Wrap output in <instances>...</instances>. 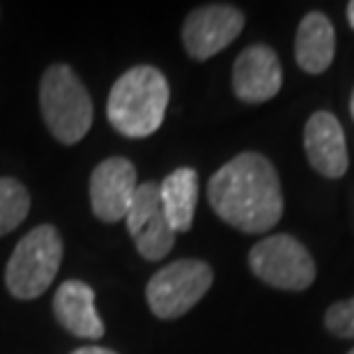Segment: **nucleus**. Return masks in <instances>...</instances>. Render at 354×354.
Returning a JSON list of instances; mask_svg holds the SVG:
<instances>
[{
	"label": "nucleus",
	"mask_w": 354,
	"mask_h": 354,
	"mask_svg": "<svg viewBox=\"0 0 354 354\" xmlns=\"http://www.w3.org/2000/svg\"><path fill=\"white\" fill-rule=\"evenodd\" d=\"M161 209V196H159V182H143L138 184L136 191H133V198L129 203V209H127V230L133 237L136 232L143 228L145 221L157 214Z\"/></svg>",
	"instance_id": "16"
},
{
	"label": "nucleus",
	"mask_w": 354,
	"mask_h": 354,
	"mask_svg": "<svg viewBox=\"0 0 354 354\" xmlns=\"http://www.w3.org/2000/svg\"><path fill=\"white\" fill-rule=\"evenodd\" d=\"M72 354H118V352H113V350H109V348H99V345H88V348L74 350Z\"/></svg>",
	"instance_id": "18"
},
{
	"label": "nucleus",
	"mask_w": 354,
	"mask_h": 354,
	"mask_svg": "<svg viewBox=\"0 0 354 354\" xmlns=\"http://www.w3.org/2000/svg\"><path fill=\"white\" fill-rule=\"evenodd\" d=\"M53 313L72 336L97 341L104 336V322L95 308V292L83 281H65L55 290Z\"/></svg>",
	"instance_id": "11"
},
{
	"label": "nucleus",
	"mask_w": 354,
	"mask_h": 354,
	"mask_svg": "<svg viewBox=\"0 0 354 354\" xmlns=\"http://www.w3.org/2000/svg\"><path fill=\"white\" fill-rule=\"evenodd\" d=\"M350 115L354 120V90H352V97H350Z\"/></svg>",
	"instance_id": "20"
},
{
	"label": "nucleus",
	"mask_w": 354,
	"mask_h": 354,
	"mask_svg": "<svg viewBox=\"0 0 354 354\" xmlns=\"http://www.w3.org/2000/svg\"><path fill=\"white\" fill-rule=\"evenodd\" d=\"M251 272L267 286L301 292L313 286L315 263L308 249L290 235H269L249 253Z\"/></svg>",
	"instance_id": "6"
},
{
	"label": "nucleus",
	"mask_w": 354,
	"mask_h": 354,
	"mask_svg": "<svg viewBox=\"0 0 354 354\" xmlns=\"http://www.w3.org/2000/svg\"><path fill=\"white\" fill-rule=\"evenodd\" d=\"M244 14L228 3H209L196 7L182 26V41L194 60H209L239 37Z\"/></svg>",
	"instance_id": "7"
},
{
	"label": "nucleus",
	"mask_w": 354,
	"mask_h": 354,
	"mask_svg": "<svg viewBox=\"0 0 354 354\" xmlns=\"http://www.w3.org/2000/svg\"><path fill=\"white\" fill-rule=\"evenodd\" d=\"M136 187V168L129 159L111 157L102 161L90 175V205L95 216L106 223L122 221Z\"/></svg>",
	"instance_id": "8"
},
{
	"label": "nucleus",
	"mask_w": 354,
	"mask_h": 354,
	"mask_svg": "<svg viewBox=\"0 0 354 354\" xmlns=\"http://www.w3.org/2000/svg\"><path fill=\"white\" fill-rule=\"evenodd\" d=\"M207 198L218 218L258 235L283 216V191L274 164L258 152H242L212 175Z\"/></svg>",
	"instance_id": "1"
},
{
	"label": "nucleus",
	"mask_w": 354,
	"mask_h": 354,
	"mask_svg": "<svg viewBox=\"0 0 354 354\" xmlns=\"http://www.w3.org/2000/svg\"><path fill=\"white\" fill-rule=\"evenodd\" d=\"M336 55V32L327 14L310 12L301 19L295 37V60L306 74L327 72Z\"/></svg>",
	"instance_id": "12"
},
{
	"label": "nucleus",
	"mask_w": 354,
	"mask_h": 354,
	"mask_svg": "<svg viewBox=\"0 0 354 354\" xmlns=\"http://www.w3.org/2000/svg\"><path fill=\"white\" fill-rule=\"evenodd\" d=\"M30 212V194L14 177H0V237L17 230Z\"/></svg>",
	"instance_id": "15"
},
{
	"label": "nucleus",
	"mask_w": 354,
	"mask_h": 354,
	"mask_svg": "<svg viewBox=\"0 0 354 354\" xmlns=\"http://www.w3.org/2000/svg\"><path fill=\"white\" fill-rule=\"evenodd\" d=\"M39 109L46 129L62 145H74L92 127V99L69 65H51L39 83Z\"/></svg>",
	"instance_id": "3"
},
{
	"label": "nucleus",
	"mask_w": 354,
	"mask_h": 354,
	"mask_svg": "<svg viewBox=\"0 0 354 354\" xmlns=\"http://www.w3.org/2000/svg\"><path fill=\"white\" fill-rule=\"evenodd\" d=\"M304 150L308 164L317 173L338 180L348 173V145L338 118L329 111H317L304 127Z\"/></svg>",
	"instance_id": "10"
},
{
	"label": "nucleus",
	"mask_w": 354,
	"mask_h": 354,
	"mask_svg": "<svg viewBox=\"0 0 354 354\" xmlns=\"http://www.w3.org/2000/svg\"><path fill=\"white\" fill-rule=\"evenodd\" d=\"M283 67L272 46L253 44L237 55L232 67V90L246 104H263L279 95Z\"/></svg>",
	"instance_id": "9"
},
{
	"label": "nucleus",
	"mask_w": 354,
	"mask_h": 354,
	"mask_svg": "<svg viewBox=\"0 0 354 354\" xmlns=\"http://www.w3.org/2000/svg\"><path fill=\"white\" fill-rule=\"evenodd\" d=\"M212 281H214V272L203 260H175L159 269L147 283L145 297L150 310L161 320H177L207 295Z\"/></svg>",
	"instance_id": "5"
},
{
	"label": "nucleus",
	"mask_w": 354,
	"mask_h": 354,
	"mask_svg": "<svg viewBox=\"0 0 354 354\" xmlns=\"http://www.w3.org/2000/svg\"><path fill=\"white\" fill-rule=\"evenodd\" d=\"M348 354H354V348H352V350H350V352H348Z\"/></svg>",
	"instance_id": "21"
},
{
	"label": "nucleus",
	"mask_w": 354,
	"mask_h": 354,
	"mask_svg": "<svg viewBox=\"0 0 354 354\" xmlns=\"http://www.w3.org/2000/svg\"><path fill=\"white\" fill-rule=\"evenodd\" d=\"M348 21H350V26H352V30H354V0L348 5Z\"/></svg>",
	"instance_id": "19"
},
{
	"label": "nucleus",
	"mask_w": 354,
	"mask_h": 354,
	"mask_svg": "<svg viewBox=\"0 0 354 354\" xmlns=\"http://www.w3.org/2000/svg\"><path fill=\"white\" fill-rule=\"evenodd\" d=\"M324 324L338 338H354V297L331 304L324 315Z\"/></svg>",
	"instance_id": "17"
},
{
	"label": "nucleus",
	"mask_w": 354,
	"mask_h": 354,
	"mask_svg": "<svg viewBox=\"0 0 354 354\" xmlns=\"http://www.w3.org/2000/svg\"><path fill=\"white\" fill-rule=\"evenodd\" d=\"M62 263V237L53 225H37L17 244L5 269V286L21 301L37 299Z\"/></svg>",
	"instance_id": "4"
},
{
	"label": "nucleus",
	"mask_w": 354,
	"mask_h": 354,
	"mask_svg": "<svg viewBox=\"0 0 354 354\" xmlns=\"http://www.w3.org/2000/svg\"><path fill=\"white\" fill-rule=\"evenodd\" d=\"M161 209L175 232H187L194 225L198 205V173L194 168H177L159 182Z\"/></svg>",
	"instance_id": "13"
},
{
	"label": "nucleus",
	"mask_w": 354,
	"mask_h": 354,
	"mask_svg": "<svg viewBox=\"0 0 354 354\" xmlns=\"http://www.w3.org/2000/svg\"><path fill=\"white\" fill-rule=\"evenodd\" d=\"M171 88L166 76L152 65L131 67L113 83L106 115L113 129L127 138H147L166 118Z\"/></svg>",
	"instance_id": "2"
},
{
	"label": "nucleus",
	"mask_w": 354,
	"mask_h": 354,
	"mask_svg": "<svg viewBox=\"0 0 354 354\" xmlns=\"http://www.w3.org/2000/svg\"><path fill=\"white\" fill-rule=\"evenodd\" d=\"M175 235L177 232L171 228L168 218L164 214V209H159L150 221H145V225L140 228L136 235H133V242H136L138 253L145 260H164L168 253H171L173 244H175Z\"/></svg>",
	"instance_id": "14"
}]
</instances>
